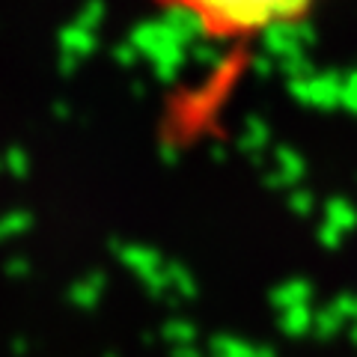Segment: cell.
<instances>
[{"label": "cell", "instance_id": "1", "mask_svg": "<svg viewBox=\"0 0 357 357\" xmlns=\"http://www.w3.org/2000/svg\"><path fill=\"white\" fill-rule=\"evenodd\" d=\"M164 13L191 21L215 42H250L292 27L316 13L321 0H155Z\"/></svg>", "mask_w": 357, "mask_h": 357}]
</instances>
